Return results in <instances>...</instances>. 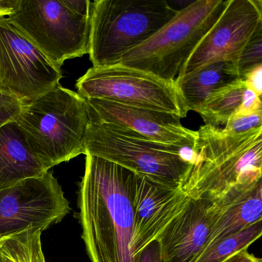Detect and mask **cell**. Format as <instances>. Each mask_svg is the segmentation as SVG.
<instances>
[{
  "label": "cell",
  "instance_id": "28",
  "mask_svg": "<svg viewBox=\"0 0 262 262\" xmlns=\"http://www.w3.org/2000/svg\"><path fill=\"white\" fill-rule=\"evenodd\" d=\"M222 262H262L260 257H256L247 250L234 253Z\"/></svg>",
  "mask_w": 262,
  "mask_h": 262
},
{
  "label": "cell",
  "instance_id": "29",
  "mask_svg": "<svg viewBox=\"0 0 262 262\" xmlns=\"http://www.w3.org/2000/svg\"><path fill=\"white\" fill-rule=\"evenodd\" d=\"M19 0H0V18L8 17L17 8Z\"/></svg>",
  "mask_w": 262,
  "mask_h": 262
},
{
  "label": "cell",
  "instance_id": "17",
  "mask_svg": "<svg viewBox=\"0 0 262 262\" xmlns=\"http://www.w3.org/2000/svg\"><path fill=\"white\" fill-rule=\"evenodd\" d=\"M240 79L236 62L222 60L179 76L174 82L189 112L194 111L211 95Z\"/></svg>",
  "mask_w": 262,
  "mask_h": 262
},
{
  "label": "cell",
  "instance_id": "11",
  "mask_svg": "<svg viewBox=\"0 0 262 262\" xmlns=\"http://www.w3.org/2000/svg\"><path fill=\"white\" fill-rule=\"evenodd\" d=\"M85 100L90 120L118 133L167 146L192 149L195 143L197 133L183 126L179 116L102 99Z\"/></svg>",
  "mask_w": 262,
  "mask_h": 262
},
{
  "label": "cell",
  "instance_id": "8",
  "mask_svg": "<svg viewBox=\"0 0 262 262\" xmlns=\"http://www.w3.org/2000/svg\"><path fill=\"white\" fill-rule=\"evenodd\" d=\"M85 99H102L122 105L186 117L188 110L174 81L120 63L92 67L76 82Z\"/></svg>",
  "mask_w": 262,
  "mask_h": 262
},
{
  "label": "cell",
  "instance_id": "4",
  "mask_svg": "<svg viewBox=\"0 0 262 262\" xmlns=\"http://www.w3.org/2000/svg\"><path fill=\"white\" fill-rule=\"evenodd\" d=\"M166 0L92 2L89 53L93 67L119 63L177 14Z\"/></svg>",
  "mask_w": 262,
  "mask_h": 262
},
{
  "label": "cell",
  "instance_id": "20",
  "mask_svg": "<svg viewBox=\"0 0 262 262\" xmlns=\"http://www.w3.org/2000/svg\"><path fill=\"white\" fill-rule=\"evenodd\" d=\"M261 234L260 222L208 245L195 262H222L234 253L248 249Z\"/></svg>",
  "mask_w": 262,
  "mask_h": 262
},
{
  "label": "cell",
  "instance_id": "14",
  "mask_svg": "<svg viewBox=\"0 0 262 262\" xmlns=\"http://www.w3.org/2000/svg\"><path fill=\"white\" fill-rule=\"evenodd\" d=\"M210 201L191 199L159 238L164 262H195L209 244Z\"/></svg>",
  "mask_w": 262,
  "mask_h": 262
},
{
  "label": "cell",
  "instance_id": "15",
  "mask_svg": "<svg viewBox=\"0 0 262 262\" xmlns=\"http://www.w3.org/2000/svg\"><path fill=\"white\" fill-rule=\"evenodd\" d=\"M209 209L212 226L208 245L261 222V179L234 185L211 201Z\"/></svg>",
  "mask_w": 262,
  "mask_h": 262
},
{
  "label": "cell",
  "instance_id": "7",
  "mask_svg": "<svg viewBox=\"0 0 262 262\" xmlns=\"http://www.w3.org/2000/svg\"><path fill=\"white\" fill-rule=\"evenodd\" d=\"M7 18L59 68L67 59L89 53L90 16L73 13L62 0H19Z\"/></svg>",
  "mask_w": 262,
  "mask_h": 262
},
{
  "label": "cell",
  "instance_id": "27",
  "mask_svg": "<svg viewBox=\"0 0 262 262\" xmlns=\"http://www.w3.org/2000/svg\"><path fill=\"white\" fill-rule=\"evenodd\" d=\"M64 5L73 13L82 16H90L92 2L89 0H62Z\"/></svg>",
  "mask_w": 262,
  "mask_h": 262
},
{
  "label": "cell",
  "instance_id": "6",
  "mask_svg": "<svg viewBox=\"0 0 262 262\" xmlns=\"http://www.w3.org/2000/svg\"><path fill=\"white\" fill-rule=\"evenodd\" d=\"M185 148L167 146L118 133L90 121L85 138V155L105 159L170 188H181L192 162Z\"/></svg>",
  "mask_w": 262,
  "mask_h": 262
},
{
  "label": "cell",
  "instance_id": "30",
  "mask_svg": "<svg viewBox=\"0 0 262 262\" xmlns=\"http://www.w3.org/2000/svg\"><path fill=\"white\" fill-rule=\"evenodd\" d=\"M13 234H9V235L0 236V249H1V248H2L4 244L5 243L6 241H7V239L10 237V236L13 235ZM0 262H3L2 258H1V256H0Z\"/></svg>",
  "mask_w": 262,
  "mask_h": 262
},
{
  "label": "cell",
  "instance_id": "23",
  "mask_svg": "<svg viewBox=\"0 0 262 262\" xmlns=\"http://www.w3.org/2000/svg\"><path fill=\"white\" fill-rule=\"evenodd\" d=\"M22 102L19 99L0 93V127L15 121L20 113Z\"/></svg>",
  "mask_w": 262,
  "mask_h": 262
},
{
  "label": "cell",
  "instance_id": "10",
  "mask_svg": "<svg viewBox=\"0 0 262 262\" xmlns=\"http://www.w3.org/2000/svg\"><path fill=\"white\" fill-rule=\"evenodd\" d=\"M62 187L50 171L0 191V236L29 227L42 231L70 212Z\"/></svg>",
  "mask_w": 262,
  "mask_h": 262
},
{
  "label": "cell",
  "instance_id": "18",
  "mask_svg": "<svg viewBox=\"0 0 262 262\" xmlns=\"http://www.w3.org/2000/svg\"><path fill=\"white\" fill-rule=\"evenodd\" d=\"M245 90L246 86L240 79L211 95L194 112L202 116L205 124L215 127L225 125L240 106Z\"/></svg>",
  "mask_w": 262,
  "mask_h": 262
},
{
  "label": "cell",
  "instance_id": "9",
  "mask_svg": "<svg viewBox=\"0 0 262 262\" xmlns=\"http://www.w3.org/2000/svg\"><path fill=\"white\" fill-rule=\"evenodd\" d=\"M62 78L61 68L7 17L0 18V93L27 102L53 90Z\"/></svg>",
  "mask_w": 262,
  "mask_h": 262
},
{
  "label": "cell",
  "instance_id": "2",
  "mask_svg": "<svg viewBox=\"0 0 262 262\" xmlns=\"http://www.w3.org/2000/svg\"><path fill=\"white\" fill-rule=\"evenodd\" d=\"M192 148V168L181 187L194 200L211 201L237 184L261 179L262 128L228 133L202 125Z\"/></svg>",
  "mask_w": 262,
  "mask_h": 262
},
{
  "label": "cell",
  "instance_id": "21",
  "mask_svg": "<svg viewBox=\"0 0 262 262\" xmlns=\"http://www.w3.org/2000/svg\"><path fill=\"white\" fill-rule=\"evenodd\" d=\"M262 24L257 27L237 58L236 66L241 79L253 69L262 65Z\"/></svg>",
  "mask_w": 262,
  "mask_h": 262
},
{
  "label": "cell",
  "instance_id": "25",
  "mask_svg": "<svg viewBox=\"0 0 262 262\" xmlns=\"http://www.w3.org/2000/svg\"><path fill=\"white\" fill-rule=\"evenodd\" d=\"M135 262H164L159 240L153 241L135 256Z\"/></svg>",
  "mask_w": 262,
  "mask_h": 262
},
{
  "label": "cell",
  "instance_id": "3",
  "mask_svg": "<svg viewBox=\"0 0 262 262\" xmlns=\"http://www.w3.org/2000/svg\"><path fill=\"white\" fill-rule=\"evenodd\" d=\"M15 121L47 171L85 155V134L90 121L86 100L60 84L22 102Z\"/></svg>",
  "mask_w": 262,
  "mask_h": 262
},
{
  "label": "cell",
  "instance_id": "12",
  "mask_svg": "<svg viewBox=\"0 0 262 262\" xmlns=\"http://www.w3.org/2000/svg\"><path fill=\"white\" fill-rule=\"evenodd\" d=\"M260 24V0H228L223 13L184 64L178 77L211 62H237Z\"/></svg>",
  "mask_w": 262,
  "mask_h": 262
},
{
  "label": "cell",
  "instance_id": "5",
  "mask_svg": "<svg viewBox=\"0 0 262 262\" xmlns=\"http://www.w3.org/2000/svg\"><path fill=\"white\" fill-rule=\"evenodd\" d=\"M228 0H197L119 63L174 81L191 53L217 22Z\"/></svg>",
  "mask_w": 262,
  "mask_h": 262
},
{
  "label": "cell",
  "instance_id": "16",
  "mask_svg": "<svg viewBox=\"0 0 262 262\" xmlns=\"http://www.w3.org/2000/svg\"><path fill=\"white\" fill-rule=\"evenodd\" d=\"M47 171L16 121L0 127V191Z\"/></svg>",
  "mask_w": 262,
  "mask_h": 262
},
{
  "label": "cell",
  "instance_id": "22",
  "mask_svg": "<svg viewBox=\"0 0 262 262\" xmlns=\"http://www.w3.org/2000/svg\"><path fill=\"white\" fill-rule=\"evenodd\" d=\"M260 128H262V111L249 115L234 114L223 128L228 133L239 134Z\"/></svg>",
  "mask_w": 262,
  "mask_h": 262
},
{
  "label": "cell",
  "instance_id": "26",
  "mask_svg": "<svg viewBox=\"0 0 262 262\" xmlns=\"http://www.w3.org/2000/svg\"><path fill=\"white\" fill-rule=\"evenodd\" d=\"M242 80L247 89L260 97L262 95V65L251 70Z\"/></svg>",
  "mask_w": 262,
  "mask_h": 262
},
{
  "label": "cell",
  "instance_id": "13",
  "mask_svg": "<svg viewBox=\"0 0 262 262\" xmlns=\"http://www.w3.org/2000/svg\"><path fill=\"white\" fill-rule=\"evenodd\" d=\"M191 199L181 188H170L136 173L133 192L134 224L130 247L133 257L153 241L159 240Z\"/></svg>",
  "mask_w": 262,
  "mask_h": 262
},
{
  "label": "cell",
  "instance_id": "19",
  "mask_svg": "<svg viewBox=\"0 0 262 262\" xmlns=\"http://www.w3.org/2000/svg\"><path fill=\"white\" fill-rule=\"evenodd\" d=\"M39 228L29 227L10 236L0 249L3 262H46Z\"/></svg>",
  "mask_w": 262,
  "mask_h": 262
},
{
  "label": "cell",
  "instance_id": "24",
  "mask_svg": "<svg viewBox=\"0 0 262 262\" xmlns=\"http://www.w3.org/2000/svg\"><path fill=\"white\" fill-rule=\"evenodd\" d=\"M262 111V102L260 97L254 92L246 88L242 97V103L235 114L249 115Z\"/></svg>",
  "mask_w": 262,
  "mask_h": 262
},
{
  "label": "cell",
  "instance_id": "1",
  "mask_svg": "<svg viewBox=\"0 0 262 262\" xmlns=\"http://www.w3.org/2000/svg\"><path fill=\"white\" fill-rule=\"evenodd\" d=\"M136 173L85 155L79 185L82 237L91 262H135L132 254Z\"/></svg>",
  "mask_w": 262,
  "mask_h": 262
}]
</instances>
